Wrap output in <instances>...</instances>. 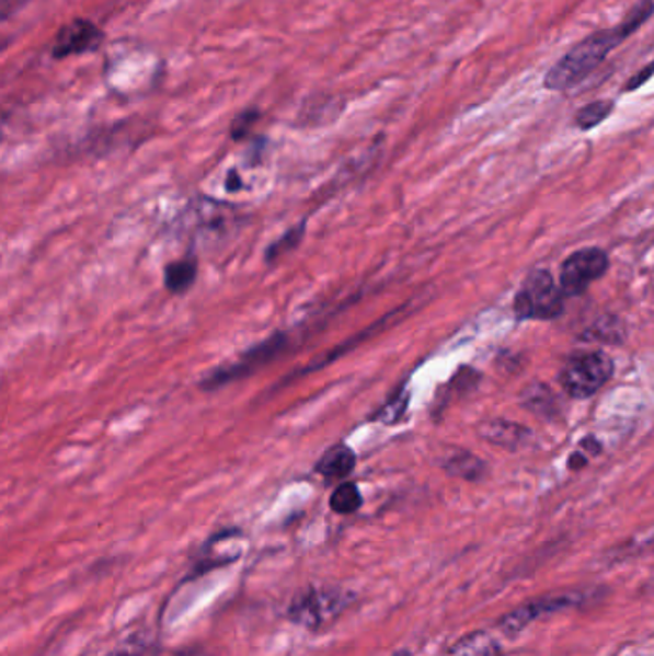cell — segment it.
I'll return each instance as SVG.
<instances>
[{
  "label": "cell",
  "instance_id": "7a4b0ae2",
  "mask_svg": "<svg viewBox=\"0 0 654 656\" xmlns=\"http://www.w3.org/2000/svg\"><path fill=\"white\" fill-rule=\"evenodd\" d=\"M354 599L355 595L342 587H309L294 597L288 618L296 625L319 632L334 624Z\"/></svg>",
  "mask_w": 654,
  "mask_h": 656
},
{
  "label": "cell",
  "instance_id": "5bb4252c",
  "mask_svg": "<svg viewBox=\"0 0 654 656\" xmlns=\"http://www.w3.org/2000/svg\"><path fill=\"white\" fill-rule=\"evenodd\" d=\"M198 277V263L194 257H181L171 262L163 271V283L171 294H185L193 288Z\"/></svg>",
  "mask_w": 654,
  "mask_h": 656
},
{
  "label": "cell",
  "instance_id": "6da1fadb",
  "mask_svg": "<svg viewBox=\"0 0 654 656\" xmlns=\"http://www.w3.org/2000/svg\"><path fill=\"white\" fill-rule=\"evenodd\" d=\"M654 14V0H641L638 7L630 10L622 24L612 30L593 33L587 39L572 48L569 55L562 56L551 70L547 71L543 85L549 91H566L570 87L584 81L592 71L597 70L607 56L623 41L638 32L641 25Z\"/></svg>",
  "mask_w": 654,
  "mask_h": 656
},
{
  "label": "cell",
  "instance_id": "8fae6325",
  "mask_svg": "<svg viewBox=\"0 0 654 656\" xmlns=\"http://www.w3.org/2000/svg\"><path fill=\"white\" fill-rule=\"evenodd\" d=\"M480 436L493 446L515 451L530 440L531 433L526 426L515 425V423L500 418V421H487L480 426Z\"/></svg>",
  "mask_w": 654,
  "mask_h": 656
},
{
  "label": "cell",
  "instance_id": "2e32d148",
  "mask_svg": "<svg viewBox=\"0 0 654 656\" xmlns=\"http://www.w3.org/2000/svg\"><path fill=\"white\" fill-rule=\"evenodd\" d=\"M329 505H331L332 513L342 515V517L354 515V513L362 509V492H359V487L352 484V482H344V484H340V486L332 492Z\"/></svg>",
  "mask_w": 654,
  "mask_h": 656
},
{
  "label": "cell",
  "instance_id": "ac0fdd59",
  "mask_svg": "<svg viewBox=\"0 0 654 656\" xmlns=\"http://www.w3.org/2000/svg\"><path fill=\"white\" fill-rule=\"evenodd\" d=\"M649 553H654V526H651L645 532L635 533L633 538L616 549L612 555L616 561H623V559L649 555Z\"/></svg>",
  "mask_w": 654,
  "mask_h": 656
},
{
  "label": "cell",
  "instance_id": "ba28073f",
  "mask_svg": "<svg viewBox=\"0 0 654 656\" xmlns=\"http://www.w3.org/2000/svg\"><path fill=\"white\" fill-rule=\"evenodd\" d=\"M610 260L600 248H585L569 255L561 267V288L566 296L584 294L608 271Z\"/></svg>",
  "mask_w": 654,
  "mask_h": 656
},
{
  "label": "cell",
  "instance_id": "9c48e42d",
  "mask_svg": "<svg viewBox=\"0 0 654 656\" xmlns=\"http://www.w3.org/2000/svg\"><path fill=\"white\" fill-rule=\"evenodd\" d=\"M102 41H104V33L99 25L93 24L87 18H76V20H71L70 24L62 25L58 30L50 55L56 60L87 55V53L99 50Z\"/></svg>",
  "mask_w": 654,
  "mask_h": 656
},
{
  "label": "cell",
  "instance_id": "44dd1931",
  "mask_svg": "<svg viewBox=\"0 0 654 656\" xmlns=\"http://www.w3.org/2000/svg\"><path fill=\"white\" fill-rule=\"evenodd\" d=\"M262 112L257 108H246L244 112H240L239 116L232 119L231 124V137L232 140L246 139L250 131L254 129V125L260 122Z\"/></svg>",
  "mask_w": 654,
  "mask_h": 656
},
{
  "label": "cell",
  "instance_id": "277c9868",
  "mask_svg": "<svg viewBox=\"0 0 654 656\" xmlns=\"http://www.w3.org/2000/svg\"><path fill=\"white\" fill-rule=\"evenodd\" d=\"M564 296L561 286L554 283L553 275L546 269L531 271L515 298V313L518 319L549 321L562 313Z\"/></svg>",
  "mask_w": 654,
  "mask_h": 656
},
{
  "label": "cell",
  "instance_id": "d6986e66",
  "mask_svg": "<svg viewBox=\"0 0 654 656\" xmlns=\"http://www.w3.org/2000/svg\"><path fill=\"white\" fill-rule=\"evenodd\" d=\"M615 110V102L595 101L587 104L576 114V125L582 131H589L593 127L603 124Z\"/></svg>",
  "mask_w": 654,
  "mask_h": 656
},
{
  "label": "cell",
  "instance_id": "cb8c5ba5",
  "mask_svg": "<svg viewBox=\"0 0 654 656\" xmlns=\"http://www.w3.org/2000/svg\"><path fill=\"white\" fill-rule=\"evenodd\" d=\"M108 656H145V647L140 643H133V645H125V647L112 651Z\"/></svg>",
  "mask_w": 654,
  "mask_h": 656
},
{
  "label": "cell",
  "instance_id": "30bf717a",
  "mask_svg": "<svg viewBox=\"0 0 654 656\" xmlns=\"http://www.w3.org/2000/svg\"><path fill=\"white\" fill-rule=\"evenodd\" d=\"M357 464L354 449L346 444H336L332 448L324 451V456L317 461L315 471L323 476L324 480H346L354 472Z\"/></svg>",
  "mask_w": 654,
  "mask_h": 656
},
{
  "label": "cell",
  "instance_id": "484cf974",
  "mask_svg": "<svg viewBox=\"0 0 654 656\" xmlns=\"http://www.w3.org/2000/svg\"><path fill=\"white\" fill-rule=\"evenodd\" d=\"M643 594H654V574L651 578L646 579L645 586H643Z\"/></svg>",
  "mask_w": 654,
  "mask_h": 656
},
{
  "label": "cell",
  "instance_id": "9a60e30c",
  "mask_svg": "<svg viewBox=\"0 0 654 656\" xmlns=\"http://www.w3.org/2000/svg\"><path fill=\"white\" fill-rule=\"evenodd\" d=\"M523 407L536 415H541V417H551L553 413H557V398L551 392V388L543 387V384H531V387L524 388Z\"/></svg>",
  "mask_w": 654,
  "mask_h": 656
},
{
  "label": "cell",
  "instance_id": "3957f363",
  "mask_svg": "<svg viewBox=\"0 0 654 656\" xmlns=\"http://www.w3.org/2000/svg\"><path fill=\"white\" fill-rule=\"evenodd\" d=\"M615 375L612 359L603 352H584L569 357L562 365L561 387L576 400H587L597 394Z\"/></svg>",
  "mask_w": 654,
  "mask_h": 656
},
{
  "label": "cell",
  "instance_id": "e0dca14e",
  "mask_svg": "<svg viewBox=\"0 0 654 656\" xmlns=\"http://www.w3.org/2000/svg\"><path fill=\"white\" fill-rule=\"evenodd\" d=\"M303 234H306V221H301L300 225H296L292 229H288L280 239L275 240V242L269 244V248L265 250V263L277 262L283 255L296 250V248L300 246Z\"/></svg>",
  "mask_w": 654,
  "mask_h": 656
},
{
  "label": "cell",
  "instance_id": "603a6c76",
  "mask_svg": "<svg viewBox=\"0 0 654 656\" xmlns=\"http://www.w3.org/2000/svg\"><path fill=\"white\" fill-rule=\"evenodd\" d=\"M654 78V62L646 64L643 70H639L633 78L628 81V85H626V91H635L639 87L645 85L649 79Z\"/></svg>",
  "mask_w": 654,
  "mask_h": 656
},
{
  "label": "cell",
  "instance_id": "5b68a950",
  "mask_svg": "<svg viewBox=\"0 0 654 656\" xmlns=\"http://www.w3.org/2000/svg\"><path fill=\"white\" fill-rule=\"evenodd\" d=\"M593 591L589 589H562L554 594L539 595L536 599L523 602L520 607L507 612L501 618V632L520 633L536 624L541 618L553 617L562 610L576 609L582 607L585 601H589Z\"/></svg>",
  "mask_w": 654,
  "mask_h": 656
},
{
  "label": "cell",
  "instance_id": "52a82bcc",
  "mask_svg": "<svg viewBox=\"0 0 654 656\" xmlns=\"http://www.w3.org/2000/svg\"><path fill=\"white\" fill-rule=\"evenodd\" d=\"M239 214L237 209L223 204V202L208 200V198H198V200L188 204L183 219L179 223L183 229H191L196 234V242H214L217 239H227V234L239 223Z\"/></svg>",
  "mask_w": 654,
  "mask_h": 656
},
{
  "label": "cell",
  "instance_id": "8992f818",
  "mask_svg": "<svg viewBox=\"0 0 654 656\" xmlns=\"http://www.w3.org/2000/svg\"><path fill=\"white\" fill-rule=\"evenodd\" d=\"M290 344V336L286 333L271 334L267 341L260 342L254 348L248 349L246 354L239 357L234 364L223 365L214 372H209L206 379L202 380L200 388L206 392H214L217 388L231 384L237 380L250 377L257 369H263L265 365L275 361Z\"/></svg>",
  "mask_w": 654,
  "mask_h": 656
},
{
  "label": "cell",
  "instance_id": "4fadbf2b",
  "mask_svg": "<svg viewBox=\"0 0 654 656\" xmlns=\"http://www.w3.org/2000/svg\"><path fill=\"white\" fill-rule=\"evenodd\" d=\"M441 469L455 479L467 480V482H478L484 479L485 463L477 456H472L464 449H455L441 461Z\"/></svg>",
  "mask_w": 654,
  "mask_h": 656
},
{
  "label": "cell",
  "instance_id": "7c38bea8",
  "mask_svg": "<svg viewBox=\"0 0 654 656\" xmlns=\"http://www.w3.org/2000/svg\"><path fill=\"white\" fill-rule=\"evenodd\" d=\"M500 641L484 630L464 633L444 651L441 656H500Z\"/></svg>",
  "mask_w": 654,
  "mask_h": 656
},
{
  "label": "cell",
  "instance_id": "7402d4cb",
  "mask_svg": "<svg viewBox=\"0 0 654 656\" xmlns=\"http://www.w3.org/2000/svg\"><path fill=\"white\" fill-rule=\"evenodd\" d=\"M612 323H615V319H610V317H608V319L603 321V324H597L595 329L589 331V336H592V338H599V341L603 342L623 341L622 329H620L618 324L612 326Z\"/></svg>",
  "mask_w": 654,
  "mask_h": 656
},
{
  "label": "cell",
  "instance_id": "ffe728a7",
  "mask_svg": "<svg viewBox=\"0 0 654 656\" xmlns=\"http://www.w3.org/2000/svg\"><path fill=\"white\" fill-rule=\"evenodd\" d=\"M408 403L409 392H405V390L401 388V390H398V392L388 400L386 405H382V410L378 411L377 415L372 418L378 421V423H385V425H395V423H400L403 415H405Z\"/></svg>",
  "mask_w": 654,
  "mask_h": 656
},
{
  "label": "cell",
  "instance_id": "d4e9b609",
  "mask_svg": "<svg viewBox=\"0 0 654 656\" xmlns=\"http://www.w3.org/2000/svg\"><path fill=\"white\" fill-rule=\"evenodd\" d=\"M240 186H242V181H240L239 175L232 171V173H229V177H227V191H229V193H237Z\"/></svg>",
  "mask_w": 654,
  "mask_h": 656
}]
</instances>
